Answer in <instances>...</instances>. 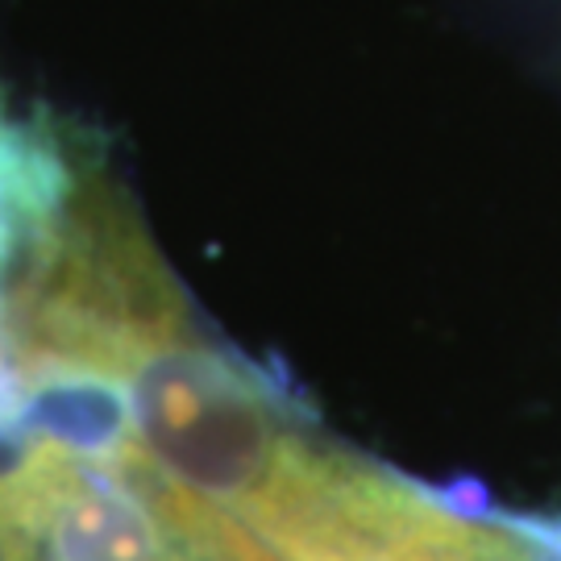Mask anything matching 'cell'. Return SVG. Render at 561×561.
<instances>
[{
	"label": "cell",
	"mask_w": 561,
	"mask_h": 561,
	"mask_svg": "<svg viewBox=\"0 0 561 561\" xmlns=\"http://www.w3.org/2000/svg\"><path fill=\"white\" fill-rule=\"evenodd\" d=\"M0 558L217 561V553L138 458L18 416L0 433Z\"/></svg>",
	"instance_id": "obj_1"
},
{
	"label": "cell",
	"mask_w": 561,
	"mask_h": 561,
	"mask_svg": "<svg viewBox=\"0 0 561 561\" xmlns=\"http://www.w3.org/2000/svg\"><path fill=\"white\" fill-rule=\"evenodd\" d=\"M92 146L46 113H13L0 92V291L50 213L71 192ZM13 382L0 370V408Z\"/></svg>",
	"instance_id": "obj_2"
},
{
	"label": "cell",
	"mask_w": 561,
	"mask_h": 561,
	"mask_svg": "<svg viewBox=\"0 0 561 561\" xmlns=\"http://www.w3.org/2000/svg\"><path fill=\"white\" fill-rule=\"evenodd\" d=\"M0 561H4V558H0Z\"/></svg>",
	"instance_id": "obj_3"
}]
</instances>
